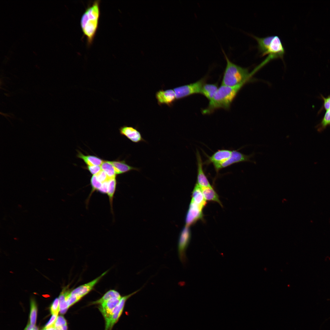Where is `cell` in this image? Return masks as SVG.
I'll return each mask as SVG.
<instances>
[{
  "label": "cell",
  "instance_id": "1",
  "mask_svg": "<svg viewBox=\"0 0 330 330\" xmlns=\"http://www.w3.org/2000/svg\"><path fill=\"white\" fill-rule=\"evenodd\" d=\"M245 83L233 86L221 85L213 98L209 101L207 107L202 110V114H209L220 108L229 110L237 94Z\"/></svg>",
  "mask_w": 330,
  "mask_h": 330
},
{
  "label": "cell",
  "instance_id": "2",
  "mask_svg": "<svg viewBox=\"0 0 330 330\" xmlns=\"http://www.w3.org/2000/svg\"><path fill=\"white\" fill-rule=\"evenodd\" d=\"M100 4V0L94 1L86 8L81 18V28L88 45L92 43L98 28Z\"/></svg>",
  "mask_w": 330,
  "mask_h": 330
},
{
  "label": "cell",
  "instance_id": "3",
  "mask_svg": "<svg viewBox=\"0 0 330 330\" xmlns=\"http://www.w3.org/2000/svg\"><path fill=\"white\" fill-rule=\"evenodd\" d=\"M226 61L222 85L233 86L246 83L251 75L248 69L239 66L232 62L222 50Z\"/></svg>",
  "mask_w": 330,
  "mask_h": 330
},
{
  "label": "cell",
  "instance_id": "4",
  "mask_svg": "<svg viewBox=\"0 0 330 330\" xmlns=\"http://www.w3.org/2000/svg\"><path fill=\"white\" fill-rule=\"evenodd\" d=\"M207 78L205 77L196 82L175 88L173 89L176 99H180L193 94H201Z\"/></svg>",
  "mask_w": 330,
  "mask_h": 330
},
{
  "label": "cell",
  "instance_id": "5",
  "mask_svg": "<svg viewBox=\"0 0 330 330\" xmlns=\"http://www.w3.org/2000/svg\"><path fill=\"white\" fill-rule=\"evenodd\" d=\"M191 238V232L189 226H185L180 234L178 245V258L182 263L185 266L187 262L186 251Z\"/></svg>",
  "mask_w": 330,
  "mask_h": 330
},
{
  "label": "cell",
  "instance_id": "6",
  "mask_svg": "<svg viewBox=\"0 0 330 330\" xmlns=\"http://www.w3.org/2000/svg\"><path fill=\"white\" fill-rule=\"evenodd\" d=\"M141 288L128 295L122 297L118 304L112 310L109 316L105 319V330H111L122 314L126 302L132 295L140 291Z\"/></svg>",
  "mask_w": 330,
  "mask_h": 330
},
{
  "label": "cell",
  "instance_id": "7",
  "mask_svg": "<svg viewBox=\"0 0 330 330\" xmlns=\"http://www.w3.org/2000/svg\"><path fill=\"white\" fill-rule=\"evenodd\" d=\"M255 153L253 152L249 155L244 154L238 150L232 151V155L230 158L226 161L220 164L213 165L217 172L221 169L230 166L233 164L242 162H250L255 163V161L251 160L253 158Z\"/></svg>",
  "mask_w": 330,
  "mask_h": 330
},
{
  "label": "cell",
  "instance_id": "8",
  "mask_svg": "<svg viewBox=\"0 0 330 330\" xmlns=\"http://www.w3.org/2000/svg\"><path fill=\"white\" fill-rule=\"evenodd\" d=\"M285 52L280 38L277 36H274L267 53V57L270 61L279 58L283 59Z\"/></svg>",
  "mask_w": 330,
  "mask_h": 330
},
{
  "label": "cell",
  "instance_id": "9",
  "mask_svg": "<svg viewBox=\"0 0 330 330\" xmlns=\"http://www.w3.org/2000/svg\"><path fill=\"white\" fill-rule=\"evenodd\" d=\"M203 209L191 201L185 218L186 226L189 227L197 221L202 220Z\"/></svg>",
  "mask_w": 330,
  "mask_h": 330
},
{
  "label": "cell",
  "instance_id": "10",
  "mask_svg": "<svg viewBox=\"0 0 330 330\" xmlns=\"http://www.w3.org/2000/svg\"><path fill=\"white\" fill-rule=\"evenodd\" d=\"M157 103L160 105L166 104L171 106L176 99L175 93L173 89L159 90L156 94Z\"/></svg>",
  "mask_w": 330,
  "mask_h": 330
},
{
  "label": "cell",
  "instance_id": "11",
  "mask_svg": "<svg viewBox=\"0 0 330 330\" xmlns=\"http://www.w3.org/2000/svg\"><path fill=\"white\" fill-rule=\"evenodd\" d=\"M119 130L121 135L125 136L133 142L138 143L145 141L140 132L136 128L124 126L121 127Z\"/></svg>",
  "mask_w": 330,
  "mask_h": 330
},
{
  "label": "cell",
  "instance_id": "12",
  "mask_svg": "<svg viewBox=\"0 0 330 330\" xmlns=\"http://www.w3.org/2000/svg\"><path fill=\"white\" fill-rule=\"evenodd\" d=\"M107 272V271L105 272L100 276L93 280L79 286L74 289L72 291L71 294L80 296L83 297L93 289L95 285L105 275Z\"/></svg>",
  "mask_w": 330,
  "mask_h": 330
},
{
  "label": "cell",
  "instance_id": "13",
  "mask_svg": "<svg viewBox=\"0 0 330 330\" xmlns=\"http://www.w3.org/2000/svg\"><path fill=\"white\" fill-rule=\"evenodd\" d=\"M232 152V151L229 150L221 149L216 152L210 156L206 154L208 159L205 163L207 164L211 163L213 165L223 163L230 158Z\"/></svg>",
  "mask_w": 330,
  "mask_h": 330
},
{
  "label": "cell",
  "instance_id": "14",
  "mask_svg": "<svg viewBox=\"0 0 330 330\" xmlns=\"http://www.w3.org/2000/svg\"><path fill=\"white\" fill-rule=\"evenodd\" d=\"M196 156L197 165V182L201 188L211 187L203 170V162L200 153L196 150Z\"/></svg>",
  "mask_w": 330,
  "mask_h": 330
},
{
  "label": "cell",
  "instance_id": "15",
  "mask_svg": "<svg viewBox=\"0 0 330 330\" xmlns=\"http://www.w3.org/2000/svg\"><path fill=\"white\" fill-rule=\"evenodd\" d=\"M251 36L255 38L258 43V48L262 56L266 55L271 42L274 36L260 38L254 35Z\"/></svg>",
  "mask_w": 330,
  "mask_h": 330
},
{
  "label": "cell",
  "instance_id": "16",
  "mask_svg": "<svg viewBox=\"0 0 330 330\" xmlns=\"http://www.w3.org/2000/svg\"><path fill=\"white\" fill-rule=\"evenodd\" d=\"M121 299L114 298L100 305L99 309L105 319L109 316L113 309L119 303Z\"/></svg>",
  "mask_w": 330,
  "mask_h": 330
},
{
  "label": "cell",
  "instance_id": "17",
  "mask_svg": "<svg viewBox=\"0 0 330 330\" xmlns=\"http://www.w3.org/2000/svg\"><path fill=\"white\" fill-rule=\"evenodd\" d=\"M191 201L203 209L206 204L201 189L196 183L192 193Z\"/></svg>",
  "mask_w": 330,
  "mask_h": 330
},
{
  "label": "cell",
  "instance_id": "18",
  "mask_svg": "<svg viewBox=\"0 0 330 330\" xmlns=\"http://www.w3.org/2000/svg\"><path fill=\"white\" fill-rule=\"evenodd\" d=\"M114 167L116 174H124L132 170L139 171V169L127 164L125 160L110 161Z\"/></svg>",
  "mask_w": 330,
  "mask_h": 330
},
{
  "label": "cell",
  "instance_id": "19",
  "mask_svg": "<svg viewBox=\"0 0 330 330\" xmlns=\"http://www.w3.org/2000/svg\"><path fill=\"white\" fill-rule=\"evenodd\" d=\"M218 88L217 83H205L203 86L201 94L209 101L213 98Z\"/></svg>",
  "mask_w": 330,
  "mask_h": 330
},
{
  "label": "cell",
  "instance_id": "20",
  "mask_svg": "<svg viewBox=\"0 0 330 330\" xmlns=\"http://www.w3.org/2000/svg\"><path fill=\"white\" fill-rule=\"evenodd\" d=\"M201 189L204 197L206 201L217 202L222 206L218 194L212 186Z\"/></svg>",
  "mask_w": 330,
  "mask_h": 330
},
{
  "label": "cell",
  "instance_id": "21",
  "mask_svg": "<svg viewBox=\"0 0 330 330\" xmlns=\"http://www.w3.org/2000/svg\"><path fill=\"white\" fill-rule=\"evenodd\" d=\"M77 156L82 160L88 166H101L104 161L97 157L92 155H85L79 151Z\"/></svg>",
  "mask_w": 330,
  "mask_h": 330
},
{
  "label": "cell",
  "instance_id": "22",
  "mask_svg": "<svg viewBox=\"0 0 330 330\" xmlns=\"http://www.w3.org/2000/svg\"><path fill=\"white\" fill-rule=\"evenodd\" d=\"M71 291L66 288H64L59 297L60 304V311L61 314H65L68 308L66 300L71 293Z\"/></svg>",
  "mask_w": 330,
  "mask_h": 330
},
{
  "label": "cell",
  "instance_id": "23",
  "mask_svg": "<svg viewBox=\"0 0 330 330\" xmlns=\"http://www.w3.org/2000/svg\"><path fill=\"white\" fill-rule=\"evenodd\" d=\"M122 297L119 292L115 290H111L107 292L100 299L93 302L92 303L101 305L112 298H116L121 299Z\"/></svg>",
  "mask_w": 330,
  "mask_h": 330
},
{
  "label": "cell",
  "instance_id": "24",
  "mask_svg": "<svg viewBox=\"0 0 330 330\" xmlns=\"http://www.w3.org/2000/svg\"><path fill=\"white\" fill-rule=\"evenodd\" d=\"M101 167V170L106 173L109 179L116 178V174L114 167L110 161H104Z\"/></svg>",
  "mask_w": 330,
  "mask_h": 330
},
{
  "label": "cell",
  "instance_id": "25",
  "mask_svg": "<svg viewBox=\"0 0 330 330\" xmlns=\"http://www.w3.org/2000/svg\"><path fill=\"white\" fill-rule=\"evenodd\" d=\"M328 126H330V109L326 111L321 122L316 127L318 131L321 132Z\"/></svg>",
  "mask_w": 330,
  "mask_h": 330
},
{
  "label": "cell",
  "instance_id": "26",
  "mask_svg": "<svg viewBox=\"0 0 330 330\" xmlns=\"http://www.w3.org/2000/svg\"><path fill=\"white\" fill-rule=\"evenodd\" d=\"M31 310L30 314V323L31 325L35 326L37 317V307L36 302L33 299L31 300Z\"/></svg>",
  "mask_w": 330,
  "mask_h": 330
},
{
  "label": "cell",
  "instance_id": "27",
  "mask_svg": "<svg viewBox=\"0 0 330 330\" xmlns=\"http://www.w3.org/2000/svg\"><path fill=\"white\" fill-rule=\"evenodd\" d=\"M116 185V178L109 179L108 190L107 194L108 196L111 207L112 205L113 199L115 193Z\"/></svg>",
  "mask_w": 330,
  "mask_h": 330
},
{
  "label": "cell",
  "instance_id": "28",
  "mask_svg": "<svg viewBox=\"0 0 330 330\" xmlns=\"http://www.w3.org/2000/svg\"><path fill=\"white\" fill-rule=\"evenodd\" d=\"M90 183L92 189L91 192L95 190L98 191L102 185V183L98 180L95 175H93L91 178Z\"/></svg>",
  "mask_w": 330,
  "mask_h": 330
},
{
  "label": "cell",
  "instance_id": "29",
  "mask_svg": "<svg viewBox=\"0 0 330 330\" xmlns=\"http://www.w3.org/2000/svg\"><path fill=\"white\" fill-rule=\"evenodd\" d=\"M50 310L52 315H58L60 311V304L59 299L56 298L54 300L51 306Z\"/></svg>",
  "mask_w": 330,
  "mask_h": 330
},
{
  "label": "cell",
  "instance_id": "30",
  "mask_svg": "<svg viewBox=\"0 0 330 330\" xmlns=\"http://www.w3.org/2000/svg\"><path fill=\"white\" fill-rule=\"evenodd\" d=\"M82 297L81 296L72 295L71 293L67 299L66 302L69 308L79 301Z\"/></svg>",
  "mask_w": 330,
  "mask_h": 330
},
{
  "label": "cell",
  "instance_id": "31",
  "mask_svg": "<svg viewBox=\"0 0 330 330\" xmlns=\"http://www.w3.org/2000/svg\"><path fill=\"white\" fill-rule=\"evenodd\" d=\"M95 175L98 180L101 183L107 182L110 179L106 173L102 170Z\"/></svg>",
  "mask_w": 330,
  "mask_h": 330
},
{
  "label": "cell",
  "instance_id": "32",
  "mask_svg": "<svg viewBox=\"0 0 330 330\" xmlns=\"http://www.w3.org/2000/svg\"><path fill=\"white\" fill-rule=\"evenodd\" d=\"M321 96V98L323 101V103L320 111L324 109L326 111L330 109V95L326 97H324L322 95Z\"/></svg>",
  "mask_w": 330,
  "mask_h": 330
},
{
  "label": "cell",
  "instance_id": "33",
  "mask_svg": "<svg viewBox=\"0 0 330 330\" xmlns=\"http://www.w3.org/2000/svg\"><path fill=\"white\" fill-rule=\"evenodd\" d=\"M66 324V321L63 316L60 315L57 316L54 324L55 327L56 328H59Z\"/></svg>",
  "mask_w": 330,
  "mask_h": 330
},
{
  "label": "cell",
  "instance_id": "34",
  "mask_svg": "<svg viewBox=\"0 0 330 330\" xmlns=\"http://www.w3.org/2000/svg\"><path fill=\"white\" fill-rule=\"evenodd\" d=\"M87 169L93 175H96L102 170L99 166L87 165Z\"/></svg>",
  "mask_w": 330,
  "mask_h": 330
},
{
  "label": "cell",
  "instance_id": "35",
  "mask_svg": "<svg viewBox=\"0 0 330 330\" xmlns=\"http://www.w3.org/2000/svg\"><path fill=\"white\" fill-rule=\"evenodd\" d=\"M57 317V315H52L49 321L45 325V328H47L54 325Z\"/></svg>",
  "mask_w": 330,
  "mask_h": 330
},
{
  "label": "cell",
  "instance_id": "36",
  "mask_svg": "<svg viewBox=\"0 0 330 330\" xmlns=\"http://www.w3.org/2000/svg\"><path fill=\"white\" fill-rule=\"evenodd\" d=\"M24 330H38V328L35 326H32L28 324Z\"/></svg>",
  "mask_w": 330,
  "mask_h": 330
},
{
  "label": "cell",
  "instance_id": "37",
  "mask_svg": "<svg viewBox=\"0 0 330 330\" xmlns=\"http://www.w3.org/2000/svg\"><path fill=\"white\" fill-rule=\"evenodd\" d=\"M41 330H57L55 326H53L47 328H44Z\"/></svg>",
  "mask_w": 330,
  "mask_h": 330
},
{
  "label": "cell",
  "instance_id": "38",
  "mask_svg": "<svg viewBox=\"0 0 330 330\" xmlns=\"http://www.w3.org/2000/svg\"><path fill=\"white\" fill-rule=\"evenodd\" d=\"M61 330H67V324L63 325L60 328H59Z\"/></svg>",
  "mask_w": 330,
  "mask_h": 330
},
{
  "label": "cell",
  "instance_id": "39",
  "mask_svg": "<svg viewBox=\"0 0 330 330\" xmlns=\"http://www.w3.org/2000/svg\"><path fill=\"white\" fill-rule=\"evenodd\" d=\"M56 329H57V330H61L59 328H56Z\"/></svg>",
  "mask_w": 330,
  "mask_h": 330
}]
</instances>
